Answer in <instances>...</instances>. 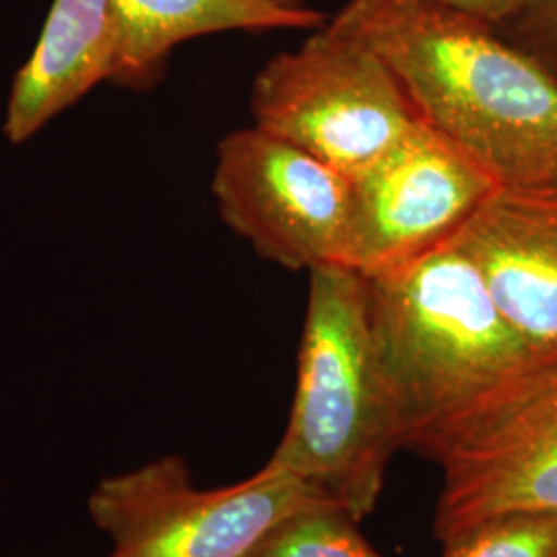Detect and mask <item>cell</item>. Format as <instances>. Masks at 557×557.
Instances as JSON below:
<instances>
[{"mask_svg":"<svg viewBox=\"0 0 557 557\" xmlns=\"http://www.w3.org/2000/svg\"><path fill=\"white\" fill-rule=\"evenodd\" d=\"M329 25L372 48L419 119L499 186L557 188V81L496 25L438 0H349Z\"/></svg>","mask_w":557,"mask_h":557,"instance_id":"6da1fadb","label":"cell"},{"mask_svg":"<svg viewBox=\"0 0 557 557\" xmlns=\"http://www.w3.org/2000/svg\"><path fill=\"white\" fill-rule=\"evenodd\" d=\"M363 278L380 379L403 448L411 450L533 356L453 238Z\"/></svg>","mask_w":557,"mask_h":557,"instance_id":"7a4b0ae2","label":"cell"},{"mask_svg":"<svg viewBox=\"0 0 557 557\" xmlns=\"http://www.w3.org/2000/svg\"><path fill=\"white\" fill-rule=\"evenodd\" d=\"M403 448L370 329L366 278L345 264L310 271L287 430L269 462L308 481L354 520L379 502Z\"/></svg>","mask_w":557,"mask_h":557,"instance_id":"3957f363","label":"cell"},{"mask_svg":"<svg viewBox=\"0 0 557 557\" xmlns=\"http://www.w3.org/2000/svg\"><path fill=\"white\" fill-rule=\"evenodd\" d=\"M411 450L442 469V543L502 515L557 512V351L533 354Z\"/></svg>","mask_w":557,"mask_h":557,"instance_id":"277c9868","label":"cell"},{"mask_svg":"<svg viewBox=\"0 0 557 557\" xmlns=\"http://www.w3.org/2000/svg\"><path fill=\"white\" fill-rule=\"evenodd\" d=\"M250 114L262 131L347 178L423 122L391 66L329 23L260 69L250 87Z\"/></svg>","mask_w":557,"mask_h":557,"instance_id":"5b68a950","label":"cell"},{"mask_svg":"<svg viewBox=\"0 0 557 557\" xmlns=\"http://www.w3.org/2000/svg\"><path fill=\"white\" fill-rule=\"evenodd\" d=\"M324 502L273 462L236 485L199 490L184 458L163 457L101 479L87 508L110 539L108 557H246L283 518Z\"/></svg>","mask_w":557,"mask_h":557,"instance_id":"8992f818","label":"cell"},{"mask_svg":"<svg viewBox=\"0 0 557 557\" xmlns=\"http://www.w3.org/2000/svg\"><path fill=\"white\" fill-rule=\"evenodd\" d=\"M211 193L260 259L308 273L341 264L351 184L298 145L257 124L232 131L218 145Z\"/></svg>","mask_w":557,"mask_h":557,"instance_id":"52a82bcc","label":"cell"},{"mask_svg":"<svg viewBox=\"0 0 557 557\" xmlns=\"http://www.w3.org/2000/svg\"><path fill=\"white\" fill-rule=\"evenodd\" d=\"M349 184L341 264L361 275L405 264L453 238L499 186L478 161L425 122Z\"/></svg>","mask_w":557,"mask_h":557,"instance_id":"ba28073f","label":"cell"},{"mask_svg":"<svg viewBox=\"0 0 557 557\" xmlns=\"http://www.w3.org/2000/svg\"><path fill=\"white\" fill-rule=\"evenodd\" d=\"M453 239L524 345L557 351V188L496 186Z\"/></svg>","mask_w":557,"mask_h":557,"instance_id":"9c48e42d","label":"cell"},{"mask_svg":"<svg viewBox=\"0 0 557 557\" xmlns=\"http://www.w3.org/2000/svg\"><path fill=\"white\" fill-rule=\"evenodd\" d=\"M114 0H54L32 57L15 73L2 133L21 145L119 69Z\"/></svg>","mask_w":557,"mask_h":557,"instance_id":"30bf717a","label":"cell"},{"mask_svg":"<svg viewBox=\"0 0 557 557\" xmlns=\"http://www.w3.org/2000/svg\"><path fill=\"white\" fill-rule=\"evenodd\" d=\"M120 60L112 83L149 91L160 83L174 48L223 32L319 29L326 17L312 9H278L259 0H114Z\"/></svg>","mask_w":557,"mask_h":557,"instance_id":"8fae6325","label":"cell"},{"mask_svg":"<svg viewBox=\"0 0 557 557\" xmlns=\"http://www.w3.org/2000/svg\"><path fill=\"white\" fill-rule=\"evenodd\" d=\"M246 557H382L359 535L358 520L324 502L283 518Z\"/></svg>","mask_w":557,"mask_h":557,"instance_id":"7c38bea8","label":"cell"},{"mask_svg":"<svg viewBox=\"0 0 557 557\" xmlns=\"http://www.w3.org/2000/svg\"><path fill=\"white\" fill-rule=\"evenodd\" d=\"M442 545V557H557V512L490 518Z\"/></svg>","mask_w":557,"mask_h":557,"instance_id":"4fadbf2b","label":"cell"},{"mask_svg":"<svg viewBox=\"0 0 557 557\" xmlns=\"http://www.w3.org/2000/svg\"><path fill=\"white\" fill-rule=\"evenodd\" d=\"M498 32L557 81V0H524Z\"/></svg>","mask_w":557,"mask_h":557,"instance_id":"5bb4252c","label":"cell"},{"mask_svg":"<svg viewBox=\"0 0 557 557\" xmlns=\"http://www.w3.org/2000/svg\"><path fill=\"white\" fill-rule=\"evenodd\" d=\"M438 2L457 7L460 11H467L496 27H502L504 23L512 20L524 4V0H438Z\"/></svg>","mask_w":557,"mask_h":557,"instance_id":"9a60e30c","label":"cell"},{"mask_svg":"<svg viewBox=\"0 0 557 557\" xmlns=\"http://www.w3.org/2000/svg\"><path fill=\"white\" fill-rule=\"evenodd\" d=\"M264 4H273L278 9H292V11H298V9H306V0H259Z\"/></svg>","mask_w":557,"mask_h":557,"instance_id":"2e32d148","label":"cell"}]
</instances>
